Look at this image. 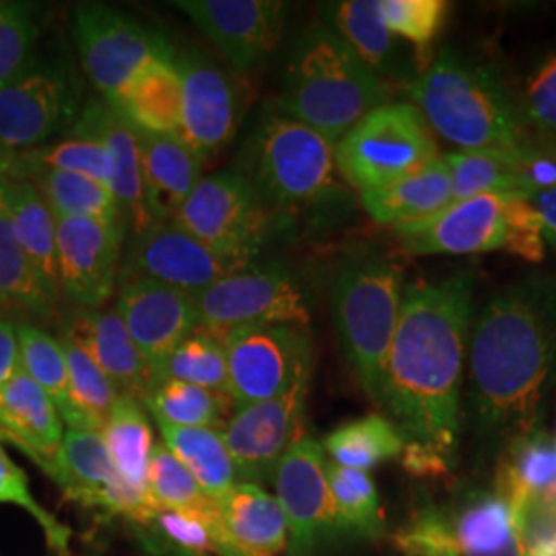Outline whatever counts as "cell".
I'll return each instance as SVG.
<instances>
[{
	"label": "cell",
	"mask_w": 556,
	"mask_h": 556,
	"mask_svg": "<svg viewBox=\"0 0 556 556\" xmlns=\"http://www.w3.org/2000/svg\"><path fill=\"white\" fill-rule=\"evenodd\" d=\"M470 273L404 289L388 353L381 406L402 438L452 462L459 441V392L475 324Z\"/></svg>",
	"instance_id": "obj_1"
},
{
	"label": "cell",
	"mask_w": 556,
	"mask_h": 556,
	"mask_svg": "<svg viewBox=\"0 0 556 556\" xmlns=\"http://www.w3.org/2000/svg\"><path fill=\"white\" fill-rule=\"evenodd\" d=\"M108 103L139 132L179 135L181 77L176 50L147 60Z\"/></svg>",
	"instance_id": "obj_26"
},
{
	"label": "cell",
	"mask_w": 556,
	"mask_h": 556,
	"mask_svg": "<svg viewBox=\"0 0 556 556\" xmlns=\"http://www.w3.org/2000/svg\"><path fill=\"white\" fill-rule=\"evenodd\" d=\"M181 77V126L186 140L202 161L217 155L238 132L241 91L238 80L199 52L176 56Z\"/></svg>",
	"instance_id": "obj_18"
},
{
	"label": "cell",
	"mask_w": 556,
	"mask_h": 556,
	"mask_svg": "<svg viewBox=\"0 0 556 556\" xmlns=\"http://www.w3.org/2000/svg\"><path fill=\"white\" fill-rule=\"evenodd\" d=\"M410 96L431 132L459 151L517 149L534 140L497 73L456 50H443L413 80Z\"/></svg>",
	"instance_id": "obj_3"
},
{
	"label": "cell",
	"mask_w": 556,
	"mask_h": 556,
	"mask_svg": "<svg viewBox=\"0 0 556 556\" xmlns=\"http://www.w3.org/2000/svg\"><path fill=\"white\" fill-rule=\"evenodd\" d=\"M23 179L38 188L54 217H85L122 225L118 200L101 181L59 169H36Z\"/></svg>",
	"instance_id": "obj_36"
},
{
	"label": "cell",
	"mask_w": 556,
	"mask_h": 556,
	"mask_svg": "<svg viewBox=\"0 0 556 556\" xmlns=\"http://www.w3.org/2000/svg\"><path fill=\"white\" fill-rule=\"evenodd\" d=\"M337 142L318 130L273 112L260 122L243 155V178L266 211L295 213L337 194Z\"/></svg>",
	"instance_id": "obj_6"
},
{
	"label": "cell",
	"mask_w": 556,
	"mask_h": 556,
	"mask_svg": "<svg viewBox=\"0 0 556 556\" xmlns=\"http://www.w3.org/2000/svg\"><path fill=\"white\" fill-rule=\"evenodd\" d=\"M553 445H555V452H556V418H555V431H553Z\"/></svg>",
	"instance_id": "obj_57"
},
{
	"label": "cell",
	"mask_w": 556,
	"mask_h": 556,
	"mask_svg": "<svg viewBox=\"0 0 556 556\" xmlns=\"http://www.w3.org/2000/svg\"><path fill=\"white\" fill-rule=\"evenodd\" d=\"M445 519L464 556H523L511 505L497 491L464 493Z\"/></svg>",
	"instance_id": "obj_29"
},
{
	"label": "cell",
	"mask_w": 556,
	"mask_h": 556,
	"mask_svg": "<svg viewBox=\"0 0 556 556\" xmlns=\"http://www.w3.org/2000/svg\"><path fill=\"white\" fill-rule=\"evenodd\" d=\"M517 103L528 132L556 144V50L528 75Z\"/></svg>",
	"instance_id": "obj_47"
},
{
	"label": "cell",
	"mask_w": 556,
	"mask_h": 556,
	"mask_svg": "<svg viewBox=\"0 0 556 556\" xmlns=\"http://www.w3.org/2000/svg\"><path fill=\"white\" fill-rule=\"evenodd\" d=\"M153 523L163 536L186 555L225 556L219 540L211 532V528L204 526L197 516L179 514L172 509H160Z\"/></svg>",
	"instance_id": "obj_53"
},
{
	"label": "cell",
	"mask_w": 556,
	"mask_h": 556,
	"mask_svg": "<svg viewBox=\"0 0 556 556\" xmlns=\"http://www.w3.org/2000/svg\"><path fill=\"white\" fill-rule=\"evenodd\" d=\"M532 204L536 206L538 215L542 219V229H544V241L556 250V190L555 192H544L532 197Z\"/></svg>",
	"instance_id": "obj_56"
},
{
	"label": "cell",
	"mask_w": 556,
	"mask_h": 556,
	"mask_svg": "<svg viewBox=\"0 0 556 556\" xmlns=\"http://www.w3.org/2000/svg\"><path fill=\"white\" fill-rule=\"evenodd\" d=\"M79 119L105 144V151L112 161L110 188L118 200L122 225L126 233L130 231L135 238H140L142 233L153 229L155 223L147 206L137 128H132L101 98L87 101L83 105Z\"/></svg>",
	"instance_id": "obj_23"
},
{
	"label": "cell",
	"mask_w": 556,
	"mask_h": 556,
	"mask_svg": "<svg viewBox=\"0 0 556 556\" xmlns=\"http://www.w3.org/2000/svg\"><path fill=\"white\" fill-rule=\"evenodd\" d=\"M227 542L239 556H278L289 546V528L277 497L258 484L238 482L215 498Z\"/></svg>",
	"instance_id": "obj_27"
},
{
	"label": "cell",
	"mask_w": 556,
	"mask_h": 556,
	"mask_svg": "<svg viewBox=\"0 0 556 556\" xmlns=\"http://www.w3.org/2000/svg\"><path fill=\"white\" fill-rule=\"evenodd\" d=\"M160 425L165 447L178 457L184 468L211 498H220L238 484V470L229 456L220 429Z\"/></svg>",
	"instance_id": "obj_34"
},
{
	"label": "cell",
	"mask_w": 556,
	"mask_h": 556,
	"mask_svg": "<svg viewBox=\"0 0 556 556\" xmlns=\"http://www.w3.org/2000/svg\"><path fill=\"white\" fill-rule=\"evenodd\" d=\"M404 445L406 441L396 425L381 415L351 420L334 429L324 441V450L332 456L334 464L361 472L402 456Z\"/></svg>",
	"instance_id": "obj_38"
},
{
	"label": "cell",
	"mask_w": 556,
	"mask_h": 556,
	"mask_svg": "<svg viewBox=\"0 0 556 556\" xmlns=\"http://www.w3.org/2000/svg\"><path fill=\"white\" fill-rule=\"evenodd\" d=\"M60 342L68 365L71 400L83 422V429L101 433L105 420L114 408L118 392L114 383L98 367V363L89 357L77 342L68 338H60Z\"/></svg>",
	"instance_id": "obj_44"
},
{
	"label": "cell",
	"mask_w": 556,
	"mask_h": 556,
	"mask_svg": "<svg viewBox=\"0 0 556 556\" xmlns=\"http://www.w3.org/2000/svg\"><path fill=\"white\" fill-rule=\"evenodd\" d=\"M161 379H176L229 396L227 351L223 337L200 326L167 358L157 381Z\"/></svg>",
	"instance_id": "obj_42"
},
{
	"label": "cell",
	"mask_w": 556,
	"mask_h": 556,
	"mask_svg": "<svg viewBox=\"0 0 556 556\" xmlns=\"http://www.w3.org/2000/svg\"><path fill=\"white\" fill-rule=\"evenodd\" d=\"M273 482L287 517L291 556H312L321 540L342 530L328 486L324 447L316 439L298 441L280 459Z\"/></svg>",
	"instance_id": "obj_17"
},
{
	"label": "cell",
	"mask_w": 556,
	"mask_h": 556,
	"mask_svg": "<svg viewBox=\"0 0 556 556\" xmlns=\"http://www.w3.org/2000/svg\"><path fill=\"white\" fill-rule=\"evenodd\" d=\"M379 15L386 27L418 48L429 46L447 15V2L441 0H378Z\"/></svg>",
	"instance_id": "obj_48"
},
{
	"label": "cell",
	"mask_w": 556,
	"mask_h": 556,
	"mask_svg": "<svg viewBox=\"0 0 556 556\" xmlns=\"http://www.w3.org/2000/svg\"><path fill=\"white\" fill-rule=\"evenodd\" d=\"M223 342L227 351L229 397L236 408L309 386L314 351L307 328L254 324L225 332Z\"/></svg>",
	"instance_id": "obj_9"
},
{
	"label": "cell",
	"mask_w": 556,
	"mask_h": 556,
	"mask_svg": "<svg viewBox=\"0 0 556 556\" xmlns=\"http://www.w3.org/2000/svg\"><path fill=\"white\" fill-rule=\"evenodd\" d=\"M273 215L239 172H219L199 181L174 223L220 256L252 264L264 245Z\"/></svg>",
	"instance_id": "obj_11"
},
{
	"label": "cell",
	"mask_w": 556,
	"mask_h": 556,
	"mask_svg": "<svg viewBox=\"0 0 556 556\" xmlns=\"http://www.w3.org/2000/svg\"><path fill=\"white\" fill-rule=\"evenodd\" d=\"M338 174L361 194L439 160L435 135L413 103H386L357 122L334 147Z\"/></svg>",
	"instance_id": "obj_8"
},
{
	"label": "cell",
	"mask_w": 556,
	"mask_h": 556,
	"mask_svg": "<svg viewBox=\"0 0 556 556\" xmlns=\"http://www.w3.org/2000/svg\"><path fill=\"white\" fill-rule=\"evenodd\" d=\"M73 38L87 79L105 101L112 100L147 60L174 52L160 31L100 2L73 9Z\"/></svg>",
	"instance_id": "obj_12"
},
{
	"label": "cell",
	"mask_w": 556,
	"mask_h": 556,
	"mask_svg": "<svg viewBox=\"0 0 556 556\" xmlns=\"http://www.w3.org/2000/svg\"><path fill=\"white\" fill-rule=\"evenodd\" d=\"M176 7L239 73L277 48L287 11L277 0H178Z\"/></svg>",
	"instance_id": "obj_21"
},
{
	"label": "cell",
	"mask_w": 556,
	"mask_h": 556,
	"mask_svg": "<svg viewBox=\"0 0 556 556\" xmlns=\"http://www.w3.org/2000/svg\"><path fill=\"white\" fill-rule=\"evenodd\" d=\"M0 435L15 443L43 472L62 447L64 420L54 402L23 369L0 390Z\"/></svg>",
	"instance_id": "obj_24"
},
{
	"label": "cell",
	"mask_w": 556,
	"mask_h": 556,
	"mask_svg": "<svg viewBox=\"0 0 556 556\" xmlns=\"http://www.w3.org/2000/svg\"><path fill=\"white\" fill-rule=\"evenodd\" d=\"M326 477L340 528L363 536L378 538L383 532V516L374 478L367 472L338 466L334 462H326Z\"/></svg>",
	"instance_id": "obj_43"
},
{
	"label": "cell",
	"mask_w": 556,
	"mask_h": 556,
	"mask_svg": "<svg viewBox=\"0 0 556 556\" xmlns=\"http://www.w3.org/2000/svg\"><path fill=\"white\" fill-rule=\"evenodd\" d=\"M397 548L406 556H464L457 551L447 519L435 509H422L396 538Z\"/></svg>",
	"instance_id": "obj_51"
},
{
	"label": "cell",
	"mask_w": 556,
	"mask_h": 556,
	"mask_svg": "<svg viewBox=\"0 0 556 556\" xmlns=\"http://www.w3.org/2000/svg\"><path fill=\"white\" fill-rule=\"evenodd\" d=\"M17 338L21 369L54 402L68 429H83V422L71 400L68 365L60 338H54L40 326L27 321L17 324Z\"/></svg>",
	"instance_id": "obj_37"
},
{
	"label": "cell",
	"mask_w": 556,
	"mask_h": 556,
	"mask_svg": "<svg viewBox=\"0 0 556 556\" xmlns=\"http://www.w3.org/2000/svg\"><path fill=\"white\" fill-rule=\"evenodd\" d=\"M21 371L17 324L0 316V390Z\"/></svg>",
	"instance_id": "obj_54"
},
{
	"label": "cell",
	"mask_w": 556,
	"mask_h": 556,
	"mask_svg": "<svg viewBox=\"0 0 556 556\" xmlns=\"http://www.w3.org/2000/svg\"><path fill=\"white\" fill-rule=\"evenodd\" d=\"M497 493L509 503L538 498L556 503V452L544 429H532L507 443L497 472Z\"/></svg>",
	"instance_id": "obj_33"
},
{
	"label": "cell",
	"mask_w": 556,
	"mask_h": 556,
	"mask_svg": "<svg viewBox=\"0 0 556 556\" xmlns=\"http://www.w3.org/2000/svg\"><path fill=\"white\" fill-rule=\"evenodd\" d=\"M155 420L174 427L223 429L225 415L233 406L231 397L176 379L153 383L142 400Z\"/></svg>",
	"instance_id": "obj_40"
},
{
	"label": "cell",
	"mask_w": 556,
	"mask_h": 556,
	"mask_svg": "<svg viewBox=\"0 0 556 556\" xmlns=\"http://www.w3.org/2000/svg\"><path fill=\"white\" fill-rule=\"evenodd\" d=\"M0 206L11 220L21 250L60 298L56 266V217L38 188L25 179L0 176Z\"/></svg>",
	"instance_id": "obj_30"
},
{
	"label": "cell",
	"mask_w": 556,
	"mask_h": 556,
	"mask_svg": "<svg viewBox=\"0 0 556 556\" xmlns=\"http://www.w3.org/2000/svg\"><path fill=\"white\" fill-rule=\"evenodd\" d=\"M402 464L410 475L439 477V475L447 472L450 462L431 447H425L418 443H406L404 452H402Z\"/></svg>",
	"instance_id": "obj_55"
},
{
	"label": "cell",
	"mask_w": 556,
	"mask_h": 556,
	"mask_svg": "<svg viewBox=\"0 0 556 556\" xmlns=\"http://www.w3.org/2000/svg\"><path fill=\"white\" fill-rule=\"evenodd\" d=\"M139 142L151 219L172 223L202 179V157L178 135L139 132Z\"/></svg>",
	"instance_id": "obj_25"
},
{
	"label": "cell",
	"mask_w": 556,
	"mask_h": 556,
	"mask_svg": "<svg viewBox=\"0 0 556 556\" xmlns=\"http://www.w3.org/2000/svg\"><path fill=\"white\" fill-rule=\"evenodd\" d=\"M511 194H482L396 225L397 241L415 256H475L503 248L505 206Z\"/></svg>",
	"instance_id": "obj_20"
},
{
	"label": "cell",
	"mask_w": 556,
	"mask_h": 556,
	"mask_svg": "<svg viewBox=\"0 0 556 556\" xmlns=\"http://www.w3.org/2000/svg\"><path fill=\"white\" fill-rule=\"evenodd\" d=\"M523 556H556V503L523 498L509 503Z\"/></svg>",
	"instance_id": "obj_50"
},
{
	"label": "cell",
	"mask_w": 556,
	"mask_h": 556,
	"mask_svg": "<svg viewBox=\"0 0 556 556\" xmlns=\"http://www.w3.org/2000/svg\"><path fill=\"white\" fill-rule=\"evenodd\" d=\"M2 503L17 505L21 509H25L43 530L48 546L56 555L68 556L71 530L64 523H60L52 514H48L31 495L27 475L23 472L20 464L9 456V452L4 447V439L0 435V505Z\"/></svg>",
	"instance_id": "obj_46"
},
{
	"label": "cell",
	"mask_w": 556,
	"mask_h": 556,
	"mask_svg": "<svg viewBox=\"0 0 556 556\" xmlns=\"http://www.w3.org/2000/svg\"><path fill=\"white\" fill-rule=\"evenodd\" d=\"M124 238L116 223L56 217L60 298L71 309H101L114 295Z\"/></svg>",
	"instance_id": "obj_15"
},
{
	"label": "cell",
	"mask_w": 556,
	"mask_h": 556,
	"mask_svg": "<svg viewBox=\"0 0 556 556\" xmlns=\"http://www.w3.org/2000/svg\"><path fill=\"white\" fill-rule=\"evenodd\" d=\"M363 208L379 225H402L425 219L450 202H454V186L445 160L431 161L376 192L361 194Z\"/></svg>",
	"instance_id": "obj_31"
},
{
	"label": "cell",
	"mask_w": 556,
	"mask_h": 556,
	"mask_svg": "<svg viewBox=\"0 0 556 556\" xmlns=\"http://www.w3.org/2000/svg\"><path fill=\"white\" fill-rule=\"evenodd\" d=\"M147 491L160 509L197 516L208 528L219 523L217 501L200 489L199 482L184 468L178 457L165 447V443H157L151 452Z\"/></svg>",
	"instance_id": "obj_39"
},
{
	"label": "cell",
	"mask_w": 556,
	"mask_h": 556,
	"mask_svg": "<svg viewBox=\"0 0 556 556\" xmlns=\"http://www.w3.org/2000/svg\"><path fill=\"white\" fill-rule=\"evenodd\" d=\"M503 250L511 256L538 264L544 260L546 241L542 219L532 200L521 194H511L505 206V236Z\"/></svg>",
	"instance_id": "obj_49"
},
{
	"label": "cell",
	"mask_w": 556,
	"mask_h": 556,
	"mask_svg": "<svg viewBox=\"0 0 556 556\" xmlns=\"http://www.w3.org/2000/svg\"><path fill=\"white\" fill-rule=\"evenodd\" d=\"M101 435L122 480L140 495H149V459L155 443L149 418L139 400L116 397Z\"/></svg>",
	"instance_id": "obj_35"
},
{
	"label": "cell",
	"mask_w": 556,
	"mask_h": 556,
	"mask_svg": "<svg viewBox=\"0 0 556 556\" xmlns=\"http://www.w3.org/2000/svg\"><path fill=\"white\" fill-rule=\"evenodd\" d=\"M402 295V268L369 245L340 260L330 285L332 319L344 357L379 406Z\"/></svg>",
	"instance_id": "obj_5"
},
{
	"label": "cell",
	"mask_w": 556,
	"mask_h": 556,
	"mask_svg": "<svg viewBox=\"0 0 556 556\" xmlns=\"http://www.w3.org/2000/svg\"><path fill=\"white\" fill-rule=\"evenodd\" d=\"M202 326L225 334L254 324L309 326L305 287L285 264H248L197 295Z\"/></svg>",
	"instance_id": "obj_10"
},
{
	"label": "cell",
	"mask_w": 556,
	"mask_h": 556,
	"mask_svg": "<svg viewBox=\"0 0 556 556\" xmlns=\"http://www.w3.org/2000/svg\"><path fill=\"white\" fill-rule=\"evenodd\" d=\"M46 475L66 497L89 509L126 517L140 526L153 523L160 511L149 495H140L122 480L100 431L66 429L59 456Z\"/></svg>",
	"instance_id": "obj_13"
},
{
	"label": "cell",
	"mask_w": 556,
	"mask_h": 556,
	"mask_svg": "<svg viewBox=\"0 0 556 556\" xmlns=\"http://www.w3.org/2000/svg\"><path fill=\"white\" fill-rule=\"evenodd\" d=\"M85 87L60 52H34L15 77L0 85V153L31 151L66 135L79 119Z\"/></svg>",
	"instance_id": "obj_7"
},
{
	"label": "cell",
	"mask_w": 556,
	"mask_h": 556,
	"mask_svg": "<svg viewBox=\"0 0 556 556\" xmlns=\"http://www.w3.org/2000/svg\"><path fill=\"white\" fill-rule=\"evenodd\" d=\"M114 309L149 367L151 386L172 353L202 326L197 299L149 278L122 280Z\"/></svg>",
	"instance_id": "obj_16"
},
{
	"label": "cell",
	"mask_w": 556,
	"mask_h": 556,
	"mask_svg": "<svg viewBox=\"0 0 556 556\" xmlns=\"http://www.w3.org/2000/svg\"><path fill=\"white\" fill-rule=\"evenodd\" d=\"M307 388L299 386L285 396L238 406L220 433L241 482H273L280 459L305 438L303 413Z\"/></svg>",
	"instance_id": "obj_14"
},
{
	"label": "cell",
	"mask_w": 556,
	"mask_h": 556,
	"mask_svg": "<svg viewBox=\"0 0 556 556\" xmlns=\"http://www.w3.org/2000/svg\"><path fill=\"white\" fill-rule=\"evenodd\" d=\"M243 266L248 264L220 256L172 220L135 238L122 280L149 278L197 298Z\"/></svg>",
	"instance_id": "obj_19"
},
{
	"label": "cell",
	"mask_w": 556,
	"mask_h": 556,
	"mask_svg": "<svg viewBox=\"0 0 556 556\" xmlns=\"http://www.w3.org/2000/svg\"><path fill=\"white\" fill-rule=\"evenodd\" d=\"M470 400L480 438H519L538 415L556 374V277L530 275L498 291L470 332Z\"/></svg>",
	"instance_id": "obj_2"
},
{
	"label": "cell",
	"mask_w": 556,
	"mask_h": 556,
	"mask_svg": "<svg viewBox=\"0 0 556 556\" xmlns=\"http://www.w3.org/2000/svg\"><path fill=\"white\" fill-rule=\"evenodd\" d=\"M60 298L21 250L11 220L0 206V312L21 321H52L59 316Z\"/></svg>",
	"instance_id": "obj_32"
},
{
	"label": "cell",
	"mask_w": 556,
	"mask_h": 556,
	"mask_svg": "<svg viewBox=\"0 0 556 556\" xmlns=\"http://www.w3.org/2000/svg\"><path fill=\"white\" fill-rule=\"evenodd\" d=\"M43 7L25 0H0V85L15 77L34 56Z\"/></svg>",
	"instance_id": "obj_45"
},
{
	"label": "cell",
	"mask_w": 556,
	"mask_h": 556,
	"mask_svg": "<svg viewBox=\"0 0 556 556\" xmlns=\"http://www.w3.org/2000/svg\"><path fill=\"white\" fill-rule=\"evenodd\" d=\"M443 160L452 176L454 202L482 194H517L516 149H457Z\"/></svg>",
	"instance_id": "obj_41"
},
{
	"label": "cell",
	"mask_w": 556,
	"mask_h": 556,
	"mask_svg": "<svg viewBox=\"0 0 556 556\" xmlns=\"http://www.w3.org/2000/svg\"><path fill=\"white\" fill-rule=\"evenodd\" d=\"M517 194L536 197L556 190V144L530 140L516 149Z\"/></svg>",
	"instance_id": "obj_52"
},
{
	"label": "cell",
	"mask_w": 556,
	"mask_h": 556,
	"mask_svg": "<svg viewBox=\"0 0 556 556\" xmlns=\"http://www.w3.org/2000/svg\"><path fill=\"white\" fill-rule=\"evenodd\" d=\"M321 25L386 85L388 79L402 77L400 43L381 20L378 0L326 2L321 7Z\"/></svg>",
	"instance_id": "obj_28"
},
{
	"label": "cell",
	"mask_w": 556,
	"mask_h": 556,
	"mask_svg": "<svg viewBox=\"0 0 556 556\" xmlns=\"http://www.w3.org/2000/svg\"><path fill=\"white\" fill-rule=\"evenodd\" d=\"M388 100L390 85L318 23L291 52L277 110L338 142Z\"/></svg>",
	"instance_id": "obj_4"
},
{
	"label": "cell",
	"mask_w": 556,
	"mask_h": 556,
	"mask_svg": "<svg viewBox=\"0 0 556 556\" xmlns=\"http://www.w3.org/2000/svg\"><path fill=\"white\" fill-rule=\"evenodd\" d=\"M62 338L77 342L98 363L118 396L144 400L151 374L116 309H71L62 318Z\"/></svg>",
	"instance_id": "obj_22"
}]
</instances>
